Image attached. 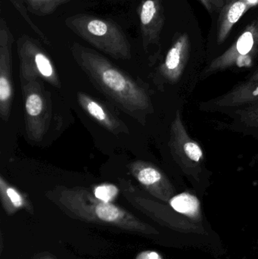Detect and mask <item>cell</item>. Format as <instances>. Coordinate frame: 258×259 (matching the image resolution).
I'll use <instances>...</instances> for the list:
<instances>
[{
	"label": "cell",
	"mask_w": 258,
	"mask_h": 259,
	"mask_svg": "<svg viewBox=\"0 0 258 259\" xmlns=\"http://www.w3.org/2000/svg\"><path fill=\"white\" fill-rule=\"evenodd\" d=\"M201 70L191 65L189 35L180 33L174 39L165 57L154 70L152 80L161 92L167 88L178 90L183 99H189L200 81Z\"/></svg>",
	"instance_id": "obj_2"
},
{
	"label": "cell",
	"mask_w": 258,
	"mask_h": 259,
	"mask_svg": "<svg viewBox=\"0 0 258 259\" xmlns=\"http://www.w3.org/2000/svg\"><path fill=\"white\" fill-rule=\"evenodd\" d=\"M24 111L26 137L32 143H41L46 135L53 120L51 94L43 80H30L21 84Z\"/></svg>",
	"instance_id": "obj_5"
},
{
	"label": "cell",
	"mask_w": 258,
	"mask_h": 259,
	"mask_svg": "<svg viewBox=\"0 0 258 259\" xmlns=\"http://www.w3.org/2000/svg\"><path fill=\"white\" fill-rule=\"evenodd\" d=\"M168 149L180 173L195 187L208 185L211 179L204 152L186 128L181 111L177 109L169 129Z\"/></svg>",
	"instance_id": "obj_4"
},
{
	"label": "cell",
	"mask_w": 258,
	"mask_h": 259,
	"mask_svg": "<svg viewBox=\"0 0 258 259\" xmlns=\"http://www.w3.org/2000/svg\"><path fill=\"white\" fill-rule=\"evenodd\" d=\"M127 168L128 173L151 194L165 199L174 193L169 178L153 163L136 160L129 163Z\"/></svg>",
	"instance_id": "obj_11"
},
{
	"label": "cell",
	"mask_w": 258,
	"mask_h": 259,
	"mask_svg": "<svg viewBox=\"0 0 258 259\" xmlns=\"http://www.w3.org/2000/svg\"><path fill=\"white\" fill-rule=\"evenodd\" d=\"M9 1L13 5L14 7L16 9V10L21 14V16L25 20L26 22L31 27L32 30L40 38L41 40H42L44 44H46V45H51V42H50L49 39L47 37L46 35L43 33L42 30H40V28L32 21L31 18L29 16L28 13H27L29 11L28 9H27L25 0H9Z\"/></svg>",
	"instance_id": "obj_18"
},
{
	"label": "cell",
	"mask_w": 258,
	"mask_h": 259,
	"mask_svg": "<svg viewBox=\"0 0 258 259\" xmlns=\"http://www.w3.org/2000/svg\"><path fill=\"white\" fill-rule=\"evenodd\" d=\"M65 25L79 37L105 54L118 60L131 59V47L124 30L115 21L87 14L65 19Z\"/></svg>",
	"instance_id": "obj_3"
},
{
	"label": "cell",
	"mask_w": 258,
	"mask_h": 259,
	"mask_svg": "<svg viewBox=\"0 0 258 259\" xmlns=\"http://www.w3.org/2000/svg\"><path fill=\"white\" fill-rule=\"evenodd\" d=\"M71 54L92 85L123 112L145 125L154 108L149 90L92 49L74 42Z\"/></svg>",
	"instance_id": "obj_1"
},
{
	"label": "cell",
	"mask_w": 258,
	"mask_h": 259,
	"mask_svg": "<svg viewBox=\"0 0 258 259\" xmlns=\"http://www.w3.org/2000/svg\"><path fill=\"white\" fill-rule=\"evenodd\" d=\"M14 36L4 18L0 19V117L7 122L14 100L12 45Z\"/></svg>",
	"instance_id": "obj_9"
},
{
	"label": "cell",
	"mask_w": 258,
	"mask_h": 259,
	"mask_svg": "<svg viewBox=\"0 0 258 259\" xmlns=\"http://www.w3.org/2000/svg\"><path fill=\"white\" fill-rule=\"evenodd\" d=\"M229 117V130L258 139V103L224 114Z\"/></svg>",
	"instance_id": "obj_14"
},
{
	"label": "cell",
	"mask_w": 258,
	"mask_h": 259,
	"mask_svg": "<svg viewBox=\"0 0 258 259\" xmlns=\"http://www.w3.org/2000/svg\"><path fill=\"white\" fill-rule=\"evenodd\" d=\"M258 59V15L235 42L203 68L200 81L227 70L250 68Z\"/></svg>",
	"instance_id": "obj_6"
},
{
	"label": "cell",
	"mask_w": 258,
	"mask_h": 259,
	"mask_svg": "<svg viewBox=\"0 0 258 259\" xmlns=\"http://www.w3.org/2000/svg\"><path fill=\"white\" fill-rule=\"evenodd\" d=\"M136 259H162V258L157 252L146 251L139 254Z\"/></svg>",
	"instance_id": "obj_21"
},
{
	"label": "cell",
	"mask_w": 258,
	"mask_h": 259,
	"mask_svg": "<svg viewBox=\"0 0 258 259\" xmlns=\"http://www.w3.org/2000/svg\"><path fill=\"white\" fill-rule=\"evenodd\" d=\"M210 13L221 12L225 6L226 0H199Z\"/></svg>",
	"instance_id": "obj_20"
},
{
	"label": "cell",
	"mask_w": 258,
	"mask_h": 259,
	"mask_svg": "<svg viewBox=\"0 0 258 259\" xmlns=\"http://www.w3.org/2000/svg\"><path fill=\"white\" fill-rule=\"evenodd\" d=\"M257 4L258 0H227L218 18L217 44H224L235 24L248 9Z\"/></svg>",
	"instance_id": "obj_13"
},
{
	"label": "cell",
	"mask_w": 258,
	"mask_h": 259,
	"mask_svg": "<svg viewBox=\"0 0 258 259\" xmlns=\"http://www.w3.org/2000/svg\"><path fill=\"white\" fill-rule=\"evenodd\" d=\"M170 204L176 211L188 216H195L200 210L199 200L190 193L176 195L171 198Z\"/></svg>",
	"instance_id": "obj_16"
},
{
	"label": "cell",
	"mask_w": 258,
	"mask_h": 259,
	"mask_svg": "<svg viewBox=\"0 0 258 259\" xmlns=\"http://www.w3.org/2000/svg\"><path fill=\"white\" fill-rule=\"evenodd\" d=\"M20 83L40 80L60 89L62 82L54 62L39 41L24 34L17 41Z\"/></svg>",
	"instance_id": "obj_7"
},
{
	"label": "cell",
	"mask_w": 258,
	"mask_h": 259,
	"mask_svg": "<svg viewBox=\"0 0 258 259\" xmlns=\"http://www.w3.org/2000/svg\"><path fill=\"white\" fill-rule=\"evenodd\" d=\"M71 0H25L27 9L30 13L39 17L46 16L56 12L62 5Z\"/></svg>",
	"instance_id": "obj_17"
},
{
	"label": "cell",
	"mask_w": 258,
	"mask_h": 259,
	"mask_svg": "<svg viewBox=\"0 0 258 259\" xmlns=\"http://www.w3.org/2000/svg\"><path fill=\"white\" fill-rule=\"evenodd\" d=\"M0 195L6 206L11 209H18L27 205L25 196L11 185L3 175H0Z\"/></svg>",
	"instance_id": "obj_15"
},
{
	"label": "cell",
	"mask_w": 258,
	"mask_h": 259,
	"mask_svg": "<svg viewBox=\"0 0 258 259\" xmlns=\"http://www.w3.org/2000/svg\"><path fill=\"white\" fill-rule=\"evenodd\" d=\"M257 103L258 80H245L226 94L201 102L199 109L203 112L226 114Z\"/></svg>",
	"instance_id": "obj_10"
},
{
	"label": "cell",
	"mask_w": 258,
	"mask_h": 259,
	"mask_svg": "<svg viewBox=\"0 0 258 259\" xmlns=\"http://www.w3.org/2000/svg\"><path fill=\"white\" fill-rule=\"evenodd\" d=\"M119 193V189L112 184H101L95 186L93 194L97 199L105 202H110L115 199Z\"/></svg>",
	"instance_id": "obj_19"
},
{
	"label": "cell",
	"mask_w": 258,
	"mask_h": 259,
	"mask_svg": "<svg viewBox=\"0 0 258 259\" xmlns=\"http://www.w3.org/2000/svg\"><path fill=\"white\" fill-rule=\"evenodd\" d=\"M80 108L106 131L115 136L130 134V129L109 105L84 92L77 93Z\"/></svg>",
	"instance_id": "obj_12"
},
{
	"label": "cell",
	"mask_w": 258,
	"mask_h": 259,
	"mask_svg": "<svg viewBox=\"0 0 258 259\" xmlns=\"http://www.w3.org/2000/svg\"><path fill=\"white\" fill-rule=\"evenodd\" d=\"M138 15L144 51L151 62H156L161 53V33L165 20L162 0H141Z\"/></svg>",
	"instance_id": "obj_8"
},
{
	"label": "cell",
	"mask_w": 258,
	"mask_h": 259,
	"mask_svg": "<svg viewBox=\"0 0 258 259\" xmlns=\"http://www.w3.org/2000/svg\"><path fill=\"white\" fill-rule=\"evenodd\" d=\"M245 80H248V81H256V80H258V67L247 76Z\"/></svg>",
	"instance_id": "obj_22"
}]
</instances>
